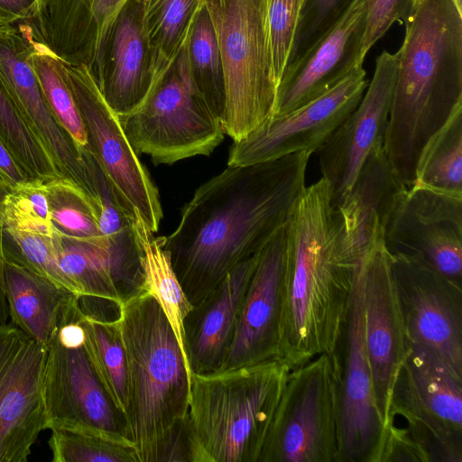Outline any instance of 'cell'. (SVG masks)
Instances as JSON below:
<instances>
[{
	"instance_id": "cell-12",
	"label": "cell",
	"mask_w": 462,
	"mask_h": 462,
	"mask_svg": "<svg viewBox=\"0 0 462 462\" xmlns=\"http://www.w3.org/2000/svg\"><path fill=\"white\" fill-rule=\"evenodd\" d=\"M390 255L408 342L430 348L462 377V285L416 257Z\"/></svg>"
},
{
	"instance_id": "cell-41",
	"label": "cell",
	"mask_w": 462,
	"mask_h": 462,
	"mask_svg": "<svg viewBox=\"0 0 462 462\" xmlns=\"http://www.w3.org/2000/svg\"><path fill=\"white\" fill-rule=\"evenodd\" d=\"M0 180L14 189L31 179L16 162L0 138Z\"/></svg>"
},
{
	"instance_id": "cell-5",
	"label": "cell",
	"mask_w": 462,
	"mask_h": 462,
	"mask_svg": "<svg viewBox=\"0 0 462 462\" xmlns=\"http://www.w3.org/2000/svg\"><path fill=\"white\" fill-rule=\"evenodd\" d=\"M289 371L274 360L191 374L188 419L202 462H258Z\"/></svg>"
},
{
	"instance_id": "cell-1",
	"label": "cell",
	"mask_w": 462,
	"mask_h": 462,
	"mask_svg": "<svg viewBox=\"0 0 462 462\" xmlns=\"http://www.w3.org/2000/svg\"><path fill=\"white\" fill-rule=\"evenodd\" d=\"M310 152L228 166L194 192L165 240L172 268L192 305L237 264L262 251L285 224L305 189Z\"/></svg>"
},
{
	"instance_id": "cell-17",
	"label": "cell",
	"mask_w": 462,
	"mask_h": 462,
	"mask_svg": "<svg viewBox=\"0 0 462 462\" xmlns=\"http://www.w3.org/2000/svg\"><path fill=\"white\" fill-rule=\"evenodd\" d=\"M398 53L383 51L360 102L317 151L331 201L338 208L347 196L362 165L374 149L384 145L396 79Z\"/></svg>"
},
{
	"instance_id": "cell-6",
	"label": "cell",
	"mask_w": 462,
	"mask_h": 462,
	"mask_svg": "<svg viewBox=\"0 0 462 462\" xmlns=\"http://www.w3.org/2000/svg\"><path fill=\"white\" fill-rule=\"evenodd\" d=\"M225 78L222 125L234 142L272 118L278 83L269 43L267 0H204Z\"/></svg>"
},
{
	"instance_id": "cell-4",
	"label": "cell",
	"mask_w": 462,
	"mask_h": 462,
	"mask_svg": "<svg viewBox=\"0 0 462 462\" xmlns=\"http://www.w3.org/2000/svg\"><path fill=\"white\" fill-rule=\"evenodd\" d=\"M116 321L127 368V436L140 462H161L188 416L191 374L165 314L148 292L122 303Z\"/></svg>"
},
{
	"instance_id": "cell-24",
	"label": "cell",
	"mask_w": 462,
	"mask_h": 462,
	"mask_svg": "<svg viewBox=\"0 0 462 462\" xmlns=\"http://www.w3.org/2000/svg\"><path fill=\"white\" fill-rule=\"evenodd\" d=\"M127 0H37L34 36L65 62L86 65L93 76L109 29Z\"/></svg>"
},
{
	"instance_id": "cell-7",
	"label": "cell",
	"mask_w": 462,
	"mask_h": 462,
	"mask_svg": "<svg viewBox=\"0 0 462 462\" xmlns=\"http://www.w3.org/2000/svg\"><path fill=\"white\" fill-rule=\"evenodd\" d=\"M118 118L135 152L149 155L156 165L209 155L225 134L222 121L190 78L184 46L143 101Z\"/></svg>"
},
{
	"instance_id": "cell-19",
	"label": "cell",
	"mask_w": 462,
	"mask_h": 462,
	"mask_svg": "<svg viewBox=\"0 0 462 462\" xmlns=\"http://www.w3.org/2000/svg\"><path fill=\"white\" fill-rule=\"evenodd\" d=\"M395 415L462 439V377L430 348L408 342L392 385L386 426Z\"/></svg>"
},
{
	"instance_id": "cell-10",
	"label": "cell",
	"mask_w": 462,
	"mask_h": 462,
	"mask_svg": "<svg viewBox=\"0 0 462 462\" xmlns=\"http://www.w3.org/2000/svg\"><path fill=\"white\" fill-rule=\"evenodd\" d=\"M87 134V148L125 203L156 233L162 218L158 189L127 139L118 116L84 64L65 62Z\"/></svg>"
},
{
	"instance_id": "cell-44",
	"label": "cell",
	"mask_w": 462,
	"mask_h": 462,
	"mask_svg": "<svg viewBox=\"0 0 462 462\" xmlns=\"http://www.w3.org/2000/svg\"><path fill=\"white\" fill-rule=\"evenodd\" d=\"M460 4H462V0H457Z\"/></svg>"
},
{
	"instance_id": "cell-25",
	"label": "cell",
	"mask_w": 462,
	"mask_h": 462,
	"mask_svg": "<svg viewBox=\"0 0 462 462\" xmlns=\"http://www.w3.org/2000/svg\"><path fill=\"white\" fill-rule=\"evenodd\" d=\"M3 251L5 261L45 277L79 297L59 263L60 235L53 228L45 193L23 183L4 202Z\"/></svg>"
},
{
	"instance_id": "cell-23",
	"label": "cell",
	"mask_w": 462,
	"mask_h": 462,
	"mask_svg": "<svg viewBox=\"0 0 462 462\" xmlns=\"http://www.w3.org/2000/svg\"><path fill=\"white\" fill-rule=\"evenodd\" d=\"M260 253L232 269L186 316L184 346L191 374L221 370Z\"/></svg>"
},
{
	"instance_id": "cell-30",
	"label": "cell",
	"mask_w": 462,
	"mask_h": 462,
	"mask_svg": "<svg viewBox=\"0 0 462 462\" xmlns=\"http://www.w3.org/2000/svg\"><path fill=\"white\" fill-rule=\"evenodd\" d=\"M204 0H142L143 23L151 50L154 81L176 60Z\"/></svg>"
},
{
	"instance_id": "cell-18",
	"label": "cell",
	"mask_w": 462,
	"mask_h": 462,
	"mask_svg": "<svg viewBox=\"0 0 462 462\" xmlns=\"http://www.w3.org/2000/svg\"><path fill=\"white\" fill-rule=\"evenodd\" d=\"M365 320V345L376 408L388 422L391 389L408 340L383 239L365 254L358 266Z\"/></svg>"
},
{
	"instance_id": "cell-33",
	"label": "cell",
	"mask_w": 462,
	"mask_h": 462,
	"mask_svg": "<svg viewBox=\"0 0 462 462\" xmlns=\"http://www.w3.org/2000/svg\"><path fill=\"white\" fill-rule=\"evenodd\" d=\"M413 185L462 196V106L424 148Z\"/></svg>"
},
{
	"instance_id": "cell-20",
	"label": "cell",
	"mask_w": 462,
	"mask_h": 462,
	"mask_svg": "<svg viewBox=\"0 0 462 462\" xmlns=\"http://www.w3.org/2000/svg\"><path fill=\"white\" fill-rule=\"evenodd\" d=\"M285 224L262 249L222 370L281 360Z\"/></svg>"
},
{
	"instance_id": "cell-14",
	"label": "cell",
	"mask_w": 462,
	"mask_h": 462,
	"mask_svg": "<svg viewBox=\"0 0 462 462\" xmlns=\"http://www.w3.org/2000/svg\"><path fill=\"white\" fill-rule=\"evenodd\" d=\"M390 254L416 257L462 285V196L407 189L385 229Z\"/></svg>"
},
{
	"instance_id": "cell-40",
	"label": "cell",
	"mask_w": 462,
	"mask_h": 462,
	"mask_svg": "<svg viewBox=\"0 0 462 462\" xmlns=\"http://www.w3.org/2000/svg\"><path fill=\"white\" fill-rule=\"evenodd\" d=\"M378 462H427L407 429L389 423L383 431Z\"/></svg>"
},
{
	"instance_id": "cell-37",
	"label": "cell",
	"mask_w": 462,
	"mask_h": 462,
	"mask_svg": "<svg viewBox=\"0 0 462 462\" xmlns=\"http://www.w3.org/2000/svg\"><path fill=\"white\" fill-rule=\"evenodd\" d=\"M305 2L306 0H267L269 43L278 87L291 60Z\"/></svg>"
},
{
	"instance_id": "cell-31",
	"label": "cell",
	"mask_w": 462,
	"mask_h": 462,
	"mask_svg": "<svg viewBox=\"0 0 462 462\" xmlns=\"http://www.w3.org/2000/svg\"><path fill=\"white\" fill-rule=\"evenodd\" d=\"M59 263L79 299L111 302L118 307L127 300L102 247L61 236Z\"/></svg>"
},
{
	"instance_id": "cell-35",
	"label": "cell",
	"mask_w": 462,
	"mask_h": 462,
	"mask_svg": "<svg viewBox=\"0 0 462 462\" xmlns=\"http://www.w3.org/2000/svg\"><path fill=\"white\" fill-rule=\"evenodd\" d=\"M44 185L50 219L60 236L88 242L104 249L95 209L86 192L64 177L44 181Z\"/></svg>"
},
{
	"instance_id": "cell-27",
	"label": "cell",
	"mask_w": 462,
	"mask_h": 462,
	"mask_svg": "<svg viewBox=\"0 0 462 462\" xmlns=\"http://www.w3.org/2000/svg\"><path fill=\"white\" fill-rule=\"evenodd\" d=\"M5 293L12 323L47 349L61 314L78 297L51 280L7 261Z\"/></svg>"
},
{
	"instance_id": "cell-2",
	"label": "cell",
	"mask_w": 462,
	"mask_h": 462,
	"mask_svg": "<svg viewBox=\"0 0 462 462\" xmlns=\"http://www.w3.org/2000/svg\"><path fill=\"white\" fill-rule=\"evenodd\" d=\"M359 263L321 177L305 187L285 222L281 360L290 370L337 351Z\"/></svg>"
},
{
	"instance_id": "cell-3",
	"label": "cell",
	"mask_w": 462,
	"mask_h": 462,
	"mask_svg": "<svg viewBox=\"0 0 462 462\" xmlns=\"http://www.w3.org/2000/svg\"><path fill=\"white\" fill-rule=\"evenodd\" d=\"M404 25L383 146L409 189L424 148L462 106V4L416 0Z\"/></svg>"
},
{
	"instance_id": "cell-45",
	"label": "cell",
	"mask_w": 462,
	"mask_h": 462,
	"mask_svg": "<svg viewBox=\"0 0 462 462\" xmlns=\"http://www.w3.org/2000/svg\"><path fill=\"white\" fill-rule=\"evenodd\" d=\"M0 23H1V22H0Z\"/></svg>"
},
{
	"instance_id": "cell-29",
	"label": "cell",
	"mask_w": 462,
	"mask_h": 462,
	"mask_svg": "<svg viewBox=\"0 0 462 462\" xmlns=\"http://www.w3.org/2000/svg\"><path fill=\"white\" fill-rule=\"evenodd\" d=\"M116 319L88 315L80 307L78 317L85 334L84 346L96 374L112 403L125 420L128 409L127 368Z\"/></svg>"
},
{
	"instance_id": "cell-28",
	"label": "cell",
	"mask_w": 462,
	"mask_h": 462,
	"mask_svg": "<svg viewBox=\"0 0 462 462\" xmlns=\"http://www.w3.org/2000/svg\"><path fill=\"white\" fill-rule=\"evenodd\" d=\"M134 227L141 249L143 291L148 292L165 314L190 372L184 346L183 322L193 305L172 268L169 253L165 249L166 236H155L138 214Z\"/></svg>"
},
{
	"instance_id": "cell-16",
	"label": "cell",
	"mask_w": 462,
	"mask_h": 462,
	"mask_svg": "<svg viewBox=\"0 0 462 462\" xmlns=\"http://www.w3.org/2000/svg\"><path fill=\"white\" fill-rule=\"evenodd\" d=\"M32 33L27 22L0 23V79L61 176L76 183L91 199L92 180L80 146L54 116L32 68Z\"/></svg>"
},
{
	"instance_id": "cell-32",
	"label": "cell",
	"mask_w": 462,
	"mask_h": 462,
	"mask_svg": "<svg viewBox=\"0 0 462 462\" xmlns=\"http://www.w3.org/2000/svg\"><path fill=\"white\" fill-rule=\"evenodd\" d=\"M184 51L196 88L222 121L226 104L224 70L214 26L204 2L193 21Z\"/></svg>"
},
{
	"instance_id": "cell-26",
	"label": "cell",
	"mask_w": 462,
	"mask_h": 462,
	"mask_svg": "<svg viewBox=\"0 0 462 462\" xmlns=\"http://www.w3.org/2000/svg\"><path fill=\"white\" fill-rule=\"evenodd\" d=\"M395 175L384 146L370 152L347 196L337 208L348 254L356 263L379 240L407 190Z\"/></svg>"
},
{
	"instance_id": "cell-21",
	"label": "cell",
	"mask_w": 462,
	"mask_h": 462,
	"mask_svg": "<svg viewBox=\"0 0 462 462\" xmlns=\"http://www.w3.org/2000/svg\"><path fill=\"white\" fill-rule=\"evenodd\" d=\"M365 21L366 1L354 0L322 38L288 65L278 87L274 116L319 97L356 66L363 65L360 53Z\"/></svg>"
},
{
	"instance_id": "cell-43",
	"label": "cell",
	"mask_w": 462,
	"mask_h": 462,
	"mask_svg": "<svg viewBox=\"0 0 462 462\" xmlns=\"http://www.w3.org/2000/svg\"><path fill=\"white\" fill-rule=\"evenodd\" d=\"M11 188L0 180V323L6 324L9 317L8 305L5 293V258L3 251V226H4V202Z\"/></svg>"
},
{
	"instance_id": "cell-34",
	"label": "cell",
	"mask_w": 462,
	"mask_h": 462,
	"mask_svg": "<svg viewBox=\"0 0 462 462\" xmlns=\"http://www.w3.org/2000/svg\"><path fill=\"white\" fill-rule=\"evenodd\" d=\"M30 60L54 116L77 144L86 147L87 134L68 82L65 63L46 44L40 42L33 32Z\"/></svg>"
},
{
	"instance_id": "cell-15",
	"label": "cell",
	"mask_w": 462,
	"mask_h": 462,
	"mask_svg": "<svg viewBox=\"0 0 462 462\" xmlns=\"http://www.w3.org/2000/svg\"><path fill=\"white\" fill-rule=\"evenodd\" d=\"M337 353L340 363L338 462H378L383 424L365 345L358 267Z\"/></svg>"
},
{
	"instance_id": "cell-22",
	"label": "cell",
	"mask_w": 462,
	"mask_h": 462,
	"mask_svg": "<svg viewBox=\"0 0 462 462\" xmlns=\"http://www.w3.org/2000/svg\"><path fill=\"white\" fill-rule=\"evenodd\" d=\"M94 78L117 116L134 110L149 93L154 70L143 23L142 0H127L120 9L107 33Z\"/></svg>"
},
{
	"instance_id": "cell-8",
	"label": "cell",
	"mask_w": 462,
	"mask_h": 462,
	"mask_svg": "<svg viewBox=\"0 0 462 462\" xmlns=\"http://www.w3.org/2000/svg\"><path fill=\"white\" fill-rule=\"evenodd\" d=\"M337 351L289 371L258 462H338Z\"/></svg>"
},
{
	"instance_id": "cell-36",
	"label": "cell",
	"mask_w": 462,
	"mask_h": 462,
	"mask_svg": "<svg viewBox=\"0 0 462 462\" xmlns=\"http://www.w3.org/2000/svg\"><path fill=\"white\" fill-rule=\"evenodd\" d=\"M52 462H140L134 442L106 431L52 429Z\"/></svg>"
},
{
	"instance_id": "cell-42",
	"label": "cell",
	"mask_w": 462,
	"mask_h": 462,
	"mask_svg": "<svg viewBox=\"0 0 462 462\" xmlns=\"http://www.w3.org/2000/svg\"><path fill=\"white\" fill-rule=\"evenodd\" d=\"M37 0H0V22L18 23L28 21Z\"/></svg>"
},
{
	"instance_id": "cell-11",
	"label": "cell",
	"mask_w": 462,
	"mask_h": 462,
	"mask_svg": "<svg viewBox=\"0 0 462 462\" xmlns=\"http://www.w3.org/2000/svg\"><path fill=\"white\" fill-rule=\"evenodd\" d=\"M363 65L319 97L274 116L229 151L227 165L241 166L274 160L300 151L317 152L360 102L368 82Z\"/></svg>"
},
{
	"instance_id": "cell-13",
	"label": "cell",
	"mask_w": 462,
	"mask_h": 462,
	"mask_svg": "<svg viewBox=\"0 0 462 462\" xmlns=\"http://www.w3.org/2000/svg\"><path fill=\"white\" fill-rule=\"evenodd\" d=\"M46 357L47 348L18 327L0 323V462H27L47 429Z\"/></svg>"
},
{
	"instance_id": "cell-38",
	"label": "cell",
	"mask_w": 462,
	"mask_h": 462,
	"mask_svg": "<svg viewBox=\"0 0 462 462\" xmlns=\"http://www.w3.org/2000/svg\"><path fill=\"white\" fill-rule=\"evenodd\" d=\"M353 1L306 0L289 64L300 59L322 38L345 14Z\"/></svg>"
},
{
	"instance_id": "cell-39",
	"label": "cell",
	"mask_w": 462,
	"mask_h": 462,
	"mask_svg": "<svg viewBox=\"0 0 462 462\" xmlns=\"http://www.w3.org/2000/svg\"><path fill=\"white\" fill-rule=\"evenodd\" d=\"M366 21L360 60L399 21L405 22L413 11L416 0H365Z\"/></svg>"
},
{
	"instance_id": "cell-9",
	"label": "cell",
	"mask_w": 462,
	"mask_h": 462,
	"mask_svg": "<svg viewBox=\"0 0 462 462\" xmlns=\"http://www.w3.org/2000/svg\"><path fill=\"white\" fill-rule=\"evenodd\" d=\"M79 312L77 297L61 314L47 349L42 386L47 429L106 431L128 438L125 417L107 396L86 351Z\"/></svg>"
}]
</instances>
